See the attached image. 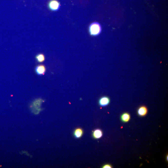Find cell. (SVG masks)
I'll return each mask as SVG.
<instances>
[{
	"label": "cell",
	"mask_w": 168,
	"mask_h": 168,
	"mask_svg": "<svg viewBox=\"0 0 168 168\" xmlns=\"http://www.w3.org/2000/svg\"><path fill=\"white\" fill-rule=\"evenodd\" d=\"M92 135L94 138L99 139L103 136L102 131L100 129H96L93 131Z\"/></svg>",
	"instance_id": "8992f818"
},
{
	"label": "cell",
	"mask_w": 168,
	"mask_h": 168,
	"mask_svg": "<svg viewBox=\"0 0 168 168\" xmlns=\"http://www.w3.org/2000/svg\"><path fill=\"white\" fill-rule=\"evenodd\" d=\"M36 59L38 62L42 63L45 60V57L44 55L42 54H38L36 56Z\"/></svg>",
	"instance_id": "9c48e42d"
},
{
	"label": "cell",
	"mask_w": 168,
	"mask_h": 168,
	"mask_svg": "<svg viewBox=\"0 0 168 168\" xmlns=\"http://www.w3.org/2000/svg\"><path fill=\"white\" fill-rule=\"evenodd\" d=\"M110 99L108 97L103 96L99 99L98 103L100 106L104 107L110 104Z\"/></svg>",
	"instance_id": "3957f363"
},
{
	"label": "cell",
	"mask_w": 168,
	"mask_h": 168,
	"mask_svg": "<svg viewBox=\"0 0 168 168\" xmlns=\"http://www.w3.org/2000/svg\"><path fill=\"white\" fill-rule=\"evenodd\" d=\"M48 7L50 10L53 11H56L59 9L60 4L57 0H51L49 2Z\"/></svg>",
	"instance_id": "7a4b0ae2"
},
{
	"label": "cell",
	"mask_w": 168,
	"mask_h": 168,
	"mask_svg": "<svg viewBox=\"0 0 168 168\" xmlns=\"http://www.w3.org/2000/svg\"><path fill=\"white\" fill-rule=\"evenodd\" d=\"M102 168H112V166L109 164H106L105 165H104V166Z\"/></svg>",
	"instance_id": "30bf717a"
},
{
	"label": "cell",
	"mask_w": 168,
	"mask_h": 168,
	"mask_svg": "<svg viewBox=\"0 0 168 168\" xmlns=\"http://www.w3.org/2000/svg\"><path fill=\"white\" fill-rule=\"evenodd\" d=\"M167 161H168V155H167Z\"/></svg>",
	"instance_id": "8fae6325"
},
{
	"label": "cell",
	"mask_w": 168,
	"mask_h": 168,
	"mask_svg": "<svg viewBox=\"0 0 168 168\" xmlns=\"http://www.w3.org/2000/svg\"><path fill=\"white\" fill-rule=\"evenodd\" d=\"M147 109L146 106L142 105L138 109L137 112L138 114L140 116H144L147 114Z\"/></svg>",
	"instance_id": "5b68a950"
},
{
	"label": "cell",
	"mask_w": 168,
	"mask_h": 168,
	"mask_svg": "<svg viewBox=\"0 0 168 168\" xmlns=\"http://www.w3.org/2000/svg\"><path fill=\"white\" fill-rule=\"evenodd\" d=\"M130 118V115L127 112H125L122 114L121 116V119L124 122H129Z\"/></svg>",
	"instance_id": "ba28073f"
},
{
	"label": "cell",
	"mask_w": 168,
	"mask_h": 168,
	"mask_svg": "<svg viewBox=\"0 0 168 168\" xmlns=\"http://www.w3.org/2000/svg\"><path fill=\"white\" fill-rule=\"evenodd\" d=\"M83 134V131L80 128L75 129L74 132V135L76 138L79 139L82 136Z\"/></svg>",
	"instance_id": "52a82bcc"
},
{
	"label": "cell",
	"mask_w": 168,
	"mask_h": 168,
	"mask_svg": "<svg viewBox=\"0 0 168 168\" xmlns=\"http://www.w3.org/2000/svg\"><path fill=\"white\" fill-rule=\"evenodd\" d=\"M101 31V27L100 24L98 22L92 23L90 25L89 32L91 35L97 36L99 35Z\"/></svg>",
	"instance_id": "6da1fadb"
},
{
	"label": "cell",
	"mask_w": 168,
	"mask_h": 168,
	"mask_svg": "<svg viewBox=\"0 0 168 168\" xmlns=\"http://www.w3.org/2000/svg\"><path fill=\"white\" fill-rule=\"evenodd\" d=\"M46 68L42 64L39 65L36 67L35 71L38 75H42L45 74L46 71Z\"/></svg>",
	"instance_id": "277c9868"
}]
</instances>
